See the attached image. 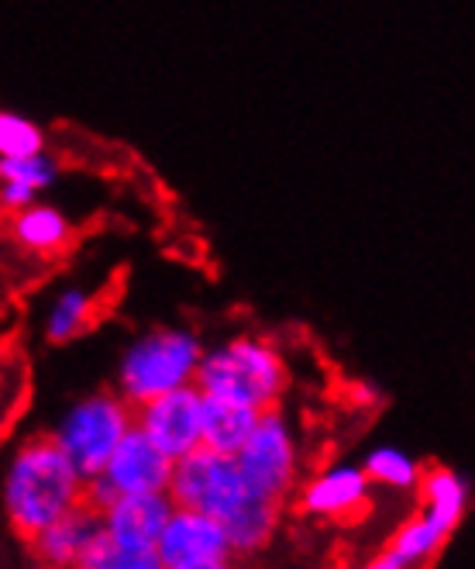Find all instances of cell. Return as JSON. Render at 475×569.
Returning a JSON list of instances; mask_svg holds the SVG:
<instances>
[{"label":"cell","mask_w":475,"mask_h":569,"mask_svg":"<svg viewBox=\"0 0 475 569\" xmlns=\"http://www.w3.org/2000/svg\"><path fill=\"white\" fill-rule=\"evenodd\" d=\"M169 497L176 508H193L211 515L231 542L234 556H259L273 546L283 518V505L262 497L242 473L234 456H221L211 449H193L173 462L169 477Z\"/></svg>","instance_id":"obj_1"},{"label":"cell","mask_w":475,"mask_h":569,"mask_svg":"<svg viewBox=\"0 0 475 569\" xmlns=\"http://www.w3.org/2000/svg\"><path fill=\"white\" fill-rule=\"evenodd\" d=\"M87 480L52 435H28L21 439L0 470V515L14 535L31 542L59 515L83 505Z\"/></svg>","instance_id":"obj_2"},{"label":"cell","mask_w":475,"mask_h":569,"mask_svg":"<svg viewBox=\"0 0 475 569\" xmlns=\"http://www.w3.org/2000/svg\"><path fill=\"white\" fill-rule=\"evenodd\" d=\"M193 387L203 397H221L255 411L280 408L290 390V366L283 349L255 331H238L203 346Z\"/></svg>","instance_id":"obj_3"},{"label":"cell","mask_w":475,"mask_h":569,"mask_svg":"<svg viewBox=\"0 0 475 569\" xmlns=\"http://www.w3.org/2000/svg\"><path fill=\"white\" fill-rule=\"evenodd\" d=\"M200 335L186 325H155L121 349L114 366V390L128 400L131 408L145 400L193 383L196 366L203 356Z\"/></svg>","instance_id":"obj_4"},{"label":"cell","mask_w":475,"mask_h":569,"mask_svg":"<svg viewBox=\"0 0 475 569\" xmlns=\"http://www.w3.org/2000/svg\"><path fill=\"white\" fill-rule=\"evenodd\" d=\"M134 425V408L118 390H93L77 397L52 425V442L65 452L80 477L90 480L104 470L121 435Z\"/></svg>","instance_id":"obj_5"},{"label":"cell","mask_w":475,"mask_h":569,"mask_svg":"<svg viewBox=\"0 0 475 569\" xmlns=\"http://www.w3.org/2000/svg\"><path fill=\"white\" fill-rule=\"evenodd\" d=\"M234 462L262 497L283 505L300 487L303 473V439L296 421L283 408L262 411L245 446L234 452Z\"/></svg>","instance_id":"obj_6"},{"label":"cell","mask_w":475,"mask_h":569,"mask_svg":"<svg viewBox=\"0 0 475 569\" xmlns=\"http://www.w3.org/2000/svg\"><path fill=\"white\" fill-rule=\"evenodd\" d=\"M169 477H173V459L155 449V442L139 425H131L108 456L104 470L87 480L83 500L100 511L121 493H165Z\"/></svg>","instance_id":"obj_7"},{"label":"cell","mask_w":475,"mask_h":569,"mask_svg":"<svg viewBox=\"0 0 475 569\" xmlns=\"http://www.w3.org/2000/svg\"><path fill=\"white\" fill-rule=\"evenodd\" d=\"M200 415H203V393L193 383H186L134 408V425L149 435L155 449H162L176 462L186 452L200 449Z\"/></svg>","instance_id":"obj_8"},{"label":"cell","mask_w":475,"mask_h":569,"mask_svg":"<svg viewBox=\"0 0 475 569\" xmlns=\"http://www.w3.org/2000/svg\"><path fill=\"white\" fill-rule=\"evenodd\" d=\"M155 556L162 569H190V566L218 562V559H234L224 528L211 515H200L193 508H176V505L169 511L155 539Z\"/></svg>","instance_id":"obj_9"},{"label":"cell","mask_w":475,"mask_h":569,"mask_svg":"<svg viewBox=\"0 0 475 569\" xmlns=\"http://www.w3.org/2000/svg\"><path fill=\"white\" fill-rule=\"evenodd\" d=\"M296 505L317 521H355L372 505V483L358 462H331L296 487Z\"/></svg>","instance_id":"obj_10"},{"label":"cell","mask_w":475,"mask_h":569,"mask_svg":"<svg viewBox=\"0 0 475 569\" xmlns=\"http://www.w3.org/2000/svg\"><path fill=\"white\" fill-rule=\"evenodd\" d=\"M169 511H173V497L169 493H121L97 515H100V531L118 549L155 552V539Z\"/></svg>","instance_id":"obj_11"},{"label":"cell","mask_w":475,"mask_h":569,"mask_svg":"<svg viewBox=\"0 0 475 569\" xmlns=\"http://www.w3.org/2000/svg\"><path fill=\"white\" fill-rule=\"evenodd\" d=\"M97 535H100V515L83 500V505L59 515L31 539V556H36L42 569H73Z\"/></svg>","instance_id":"obj_12"},{"label":"cell","mask_w":475,"mask_h":569,"mask_svg":"<svg viewBox=\"0 0 475 569\" xmlns=\"http://www.w3.org/2000/svg\"><path fill=\"white\" fill-rule=\"evenodd\" d=\"M11 218V236L14 242L31 252V256H59L70 249L73 236H77V224L73 218L65 214L62 208L49 204V200H31L28 208L8 214Z\"/></svg>","instance_id":"obj_13"},{"label":"cell","mask_w":475,"mask_h":569,"mask_svg":"<svg viewBox=\"0 0 475 569\" xmlns=\"http://www.w3.org/2000/svg\"><path fill=\"white\" fill-rule=\"evenodd\" d=\"M417 493H421V515L434 521L441 531L455 535L468 515V500H472V487L465 473L452 470V466H431V470L424 466Z\"/></svg>","instance_id":"obj_14"},{"label":"cell","mask_w":475,"mask_h":569,"mask_svg":"<svg viewBox=\"0 0 475 569\" xmlns=\"http://www.w3.org/2000/svg\"><path fill=\"white\" fill-rule=\"evenodd\" d=\"M448 539H452L448 531H441L434 521L417 515L411 521H403L393 531L386 549H380L362 569H424L441 549H445Z\"/></svg>","instance_id":"obj_15"},{"label":"cell","mask_w":475,"mask_h":569,"mask_svg":"<svg viewBox=\"0 0 475 569\" xmlns=\"http://www.w3.org/2000/svg\"><path fill=\"white\" fill-rule=\"evenodd\" d=\"M100 315V293L83 283H65L52 293L49 311L42 315V335L52 346H70L93 328Z\"/></svg>","instance_id":"obj_16"},{"label":"cell","mask_w":475,"mask_h":569,"mask_svg":"<svg viewBox=\"0 0 475 569\" xmlns=\"http://www.w3.org/2000/svg\"><path fill=\"white\" fill-rule=\"evenodd\" d=\"M262 411L234 405V400H221V397H203V415H200V446L221 452V456H234L245 446V439L252 435L255 421Z\"/></svg>","instance_id":"obj_17"},{"label":"cell","mask_w":475,"mask_h":569,"mask_svg":"<svg viewBox=\"0 0 475 569\" xmlns=\"http://www.w3.org/2000/svg\"><path fill=\"white\" fill-rule=\"evenodd\" d=\"M358 466H362V473L368 477L372 487H383L393 493H417V483L424 477V462L400 446L368 449Z\"/></svg>","instance_id":"obj_18"},{"label":"cell","mask_w":475,"mask_h":569,"mask_svg":"<svg viewBox=\"0 0 475 569\" xmlns=\"http://www.w3.org/2000/svg\"><path fill=\"white\" fill-rule=\"evenodd\" d=\"M59 173H62V162H59L49 149H42V152H36V156L0 159V180L21 183V187H28V190H36L39 197L59 183Z\"/></svg>","instance_id":"obj_19"},{"label":"cell","mask_w":475,"mask_h":569,"mask_svg":"<svg viewBox=\"0 0 475 569\" xmlns=\"http://www.w3.org/2000/svg\"><path fill=\"white\" fill-rule=\"evenodd\" d=\"M49 149L46 128L18 111H0V159L36 156Z\"/></svg>","instance_id":"obj_20"},{"label":"cell","mask_w":475,"mask_h":569,"mask_svg":"<svg viewBox=\"0 0 475 569\" xmlns=\"http://www.w3.org/2000/svg\"><path fill=\"white\" fill-rule=\"evenodd\" d=\"M73 569H162V562H159L155 552H128V549H118L108 539V535L100 531Z\"/></svg>","instance_id":"obj_21"},{"label":"cell","mask_w":475,"mask_h":569,"mask_svg":"<svg viewBox=\"0 0 475 569\" xmlns=\"http://www.w3.org/2000/svg\"><path fill=\"white\" fill-rule=\"evenodd\" d=\"M14 393H21V380L18 377H8L4 370H0V435L8 431V425L14 418V405H18Z\"/></svg>","instance_id":"obj_22"},{"label":"cell","mask_w":475,"mask_h":569,"mask_svg":"<svg viewBox=\"0 0 475 569\" xmlns=\"http://www.w3.org/2000/svg\"><path fill=\"white\" fill-rule=\"evenodd\" d=\"M190 569H234L231 559H218V562H203V566H190Z\"/></svg>","instance_id":"obj_23"}]
</instances>
